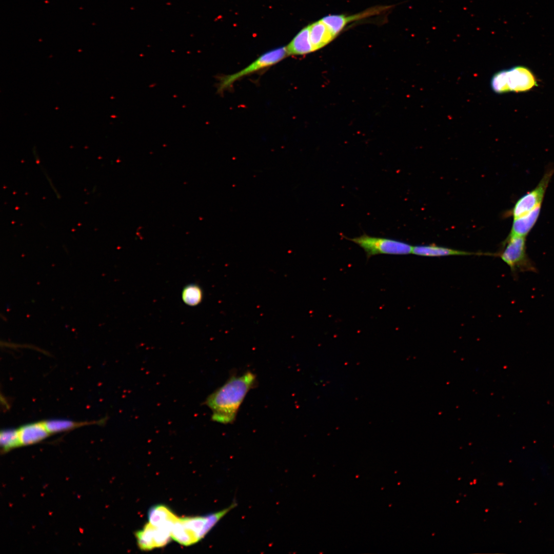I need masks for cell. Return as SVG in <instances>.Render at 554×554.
Returning a JSON list of instances; mask_svg holds the SVG:
<instances>
[{"label": "cell", "mask_w": 554, "mask_h": 554, "mask_svg": "<svg viewBox=\"0 0 554 554\" xmlns=\"http://www.w3.org/2000/svg\"><path fill=\"white\" fill-rule=\"evenodd\" d=\"M203 292L201 288L195 284L186 286L182 291V298L184 302L190 306L199 304L202 301Z\"/></svg>", "instance_id": "5bb4252c"}, {"label": "cell", "mask_w": 554, "mask_h": 554, "mask_svg": "<svg viewBox=\"0 0 554 554\" xmlns=\"http://www.w3.org/2000/svg\"><path fill=\"white\" fill-rule=\"evenodd\" d=\"M490 86L492 90L498 94L509 92L506 69L499 71L492 76L490 81Z\"/></svg>", "instance_id": "2e32d148"}, {"label": "cell", "mask_w": 554, "mask_h": 554, "mask_svg": "<svg viewBox=\"0 0 554 554\" xmlns=\"http://www.w3.org/2000/svg\"><path fill=\"white\" fill-rule=\"evenodd\" d=\"M43 422L48 432L51 434L68 431L82 426L99 424L100 421L76 422L67 419H51Z\"/></svg>", "instance_id": "4fadbf2b"}, {"label": "cell", "mask_w": 554, "mask_h": 554, "mask_svg": "<svg viewBox=\"0 0 554 554\" xmlns=\"http://www.w3.org/2000/svg\"><path fill=\"white\" fill-rule=\"evenodd\" d=\"M135 538L140 549L148 551L157 548L156 527L148 522L143 529L135 532Z\"/></svg>", "instance_id": "8fae6325"}, {"label": "cell", "mask_w": 554, "mask_h": 554, "mask_svg": "<svg viewBox=\"0 0 554 554\" xmlns=\"http://www.w3.org/2000/svg\"><path fill=\"white\" fill-rule=\"evenodd\" d=\"M255 383V375L249 371L231 376L205 401L212 411V420L224 424L233 423L246 395Z\"/></svg>", "instance_id": "6da1fadb"}, {"label": "cell", "mask_w": 554, "mask_h": 554, "mask_svg": "<svg viewBox=\"0 0 554 554\" xmlns=\"http://www.w3.org/2000/svg\"><path fill=\"white\" fill-rule=\"evenodd\" d=\"M495 255L508 265L515 279L519 272H538L535 263L527 253L526 237L508 235Z\"/></svg>", "instance_id": "7a4b0ae2"}, {"label": "cell", "mask_w": 554, "mask_h": 554, "mask_svg": "<svg viewBox=\"0 0 554 554\" xmlns=\"http://www.w3.org/2000/svg\"><path fill=\"white\" fill-rule=\"evenodd\" d=\"M506 71L509 92H525L537 86L536 77L526 67L515 66Z\"/></svg>", "instance_id": "8992f818"}, {"label": "cell", "mask_w": 554, "mask_h": 554, "mask_svg": "<svg viewBox=\"0 0 554 554\" xmlns=\"http://www.w3.org/2000/svg\"><path fill=\"white\" fill-rule=\"evenodd\" d=\"M0 444L5 451L19 446L18 430L8 429L2 430L0 434Z\"/></svg>", "instance_id": "9a60e30c"}, {"label": "cell", "mask_w": 554, "mask_h": 554, "mask_svg": "<svg viewBox=\"0 0 554 554\" xmlns=\"http://www.w3.org/2000/svg\"><path fill=\"white\" fill-rule=\"evenodd\" d=\"M286 47L288 55H303L312 52L306 27L303 28Z\"/></svg>", "instance_id": "7c38bea8"}, {"label": "cell", "mask_w": 554, "mask_h": 554, "mask_svg": "<svg viewBox=\"0 0 554 554\" xmlns=\"http://www.w3.org/2000/svg\"><path fill=\"white\" fill-rule=\"evenodd\" d=\"M287 56H288V54L286 47L278 48L264 53L240 71L220 78L218 84V91L222 92L240 78L276 64Z\"/></svg>", "instance_id": "277c9868"}, {"label": "cell", "mask_w": 554, "mask_h": 554, "mask_svg": "<svg viewBox=\"0 0 554 554\" xmlns=\"http://www.w3.org/2000/svg\"><path fill=\"white\" fill-rule=\"evenodd\" d=\"M178 517L167 506L156 505L148 512L149 522L156 526L170 527Z\"/></svg>", "instance_id": "9c48e42d"}, {"label": "cell", "mask_w": 554, "mask_h": 554, "mask_svg": "<svg viewBox=\"0 0 554 554\" xmlns=\"http://www.w3.org/2000/svg\"><path fill=\"white\" fill-rule=\"evenodd\" d=\"M554 174V166H549L537 186L527 192L516 202L508 214L513 218L521 216L542 205L546 191Z\"/></svg>", "instance_id": "5b68a950"}, {"label": "cell", "mask_w": 554, "mask_h": 554, "mask_svg": "<svg viewBox=\"0 0 554 554\" xmlns=\"http://www.w3.org/2000/svg\"><path fill=\"white\" fill-rule=\"evenodd\" d=\"M344 238L362 248L367 259L379 254L406 255L412 253L413 246L395 239L371 236L366 233L353 238Z\"/></svg>", "instance_id": "3957f363"}, {"label": "cell", "mask_w": 554, "mask_h": 554, "mask_svg": "<svg viewBox=\"0 0 554 554\" xmlns=\"http://www.w3.org/2000/svg\"><path fill=\"white\" fill-rule=\"evenodd\" d=\"M412 253L423 256H445L450 255H469L472 252L438 246L435 245L413 246Z\"/></svg>", "instance_id": "30bf717a"}, {"label": "cell", "mask_w": 554, "mask_h": 554, "mask_svg": "<svg viewBox=\"0 0 554 554\" xmlns=\"http://www.w3.org/2000/svg\"><path fill=\"white\" fill-rule=\"evenodd\" d=\"M541 206L537 207L521 216L513 218L511 230L508 235L526 237L537 222Z\"/></svg>", "instance_id": "ba28073f"}, {"label": "cell", "mask_w": 554, "mask_h": 554, "mask_svg": "<svg viewBox=\"0 0 554 554\" xmlns=\"http://www.w3.org/2000/svg\"><path fill=\"white\" fill-rule=\"evenodd\" d=\"M17 430L20 446L36 443L50 434L43 421L27 424Z\"/></svg>", "instance_id": "52a82bcc"}]
</instances>
